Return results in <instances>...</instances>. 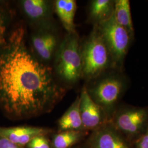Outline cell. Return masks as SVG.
Masks as SVG:
<instances>
[{
	"mask_svg": "<svg viewBox=\"0 0 148 148\" xmlns=\"http://www.w3.org/2000/svg\"><path fill=\"white\" fill-rule=\"evenodd\" d=\"M114 16L117 23L133 37L134 29L130 1L128 0L114 1Z\"/></svg>",
	"mask_w": 148,
	"mask_h": 148,
	"instance_id": "obj_16",
	"label": "cell"
},
{
	"mask_svg": "<svg viewBox=\"0 0 148 148\" xmlns=\"http://www.w3.org/2000/svg\"><path fill=\"white\" fill-rule=\"evenodd\" d=\"M27 146L29 148H50L47 139L43 136L34 138Z\"/></svg>",
	"mask_w": 148,
	"mask_h": 148,
	"instance_id": "obj_18",
	"label": "cell"
},
{
	"mask_svg": "<svg viewBox=\"0 0 148 148\" xmlns=\"http://www.w3.org/2000/svg\"><path fill=\"white\" fill-rule=\"evenodd\" d=\"M76 10L77 4L74 0H56L54 1V12L58 16L67 33L76 32L74 21Z\"/></svg>",
	"mask_w": 148,
	"mask_h": 148,
	"instance_id": "obj_12",
	"label": "cell"
},
{
	"mask_svg": "<svg viewBox=\"0 0 148 148\" xmlns=\"http://www.w3.org/2000/svg\"><path fill=\"white\" fill-rule=\"evenodd\" d=\"M113 125L129 137L137 136L148 127V110L142 108H123L116 112Z\"/></svg>",
	"mask_w": 148,
	"mask_h": 148,
	"instance_id": "obj_7",
	"label": "cell"
},
{
	"mask_svg": "<svg viewBox=\"0 0 148 148\" xmlns=\"http://www.w3.org/2000/svg\"><path fill=\"white\" fill-rule=\"evenodd\" d=\"M97 25L109 49L114 68L121 67L132 36L117 23L114 14L108 20Z\"/></svg>",
	"mask_w": 148,
	"mask_h": 148,
	"instance_id": "obj_5",
	"label": "cell"
},
{
	"mask_svg": "<svg viewBox=\"0 0 148 148\" xmlns=\"http://www.w3.org/2000/svg\"><path fill=\"white\" fill-rule=\"evenodd\" d=\"M114 12V1L111 0H93L89 6V20L95 25L108 20Z\"/></svg>",
	"mask_w": 148,
	"mask_h": 148,
	"instance_id": "obj_13",
	"label": "cell"
},
{
	"mask_svg": "<svg viewBox=\"0 0 148 148\" xmlns=\"http://www.w3.org/2000/svg\"><path fill=\"white\" fill-rule=\"evenodd\" d=\"M27 37L25 27L18 25L0 49V108L14 119L51 111L65 92L53 68L35 56Z\"/></svg>",
	"mask_w": 148,
	"mask_h": 148,
	"instance_id": "obj_1",
	"label": "cell"
},
{
	"mask_svg": "<svg viewBox=\"0 0 148 148\" xmlns=\"http://www.w3.org/2000/svg\"><path fill=\"white\" fill-rule=\"evenodd\" d=\"M19 4L23 14L34 29H56L53 18L54 1L22 0Z\"/></svg>",
	"mask_w": 148,
	"mask_h": 148,
	"instance_id": "obj_6",
	"label": "cell"
},
{
	"mask_svg": "<svg viewBox=\"0 0 148 148\" xmlns=\"http://www.w3.org/2000/svg\"><path fill=\"white\" fill-rule=\"evenodd\" d=\"M86 87L89 95L105 111L109 112L116 106L126 86V81L115 73L104 74Z\"/></svg>",
	"mask_w": 148,
	"mask_h": 148,
	"instance_id": "obj_4",
	"label": "cell"
},
{
	"mask_svg": "<svg viewBox=\"0 0 148 148\" xmlns=\"http://www.w3.org/2000/svg\"><path fill=\"white\" fill-rule=\"evenodd\" d=\"M30 42L32 52L41 62L47 65L54 58L60 43L56 29H34Z\"/></svg>",
	"mask_w": 148,
	"mask_h": 148,
	"instance_id": "obj_8",
	"label": "cell"
},
{
	"mask_svg": "<svg viewBox=\"0 0 148 148\" xmlns=\"http://www.w3.org/2000/svg\"><path fill=\"white\" fill-rule=\"evenodd\" d=\"M47 130L35 127H0V136L5 138L18 145L27 144L34 138L42 136Z\"/></svg>",
	"mask_w": 148,
	"mask_h": 148,
	"instance_id": "obj_11",
	"label": "cell"
},
{
	"mask_svg": "<svg viewBox=\"0 0 148 148\" xmlns=\"http://www.w3.org/2000/svg\"><path fill=\"white\" fill-rule=\"evenodd\" d=\"M137 148H148V126L137 142Z\"/></svg>",
	"mask_w": 148,
	"mask_h": 148,
	"instance_id": "obj_19",
	"label": "cell"
},
{
	"mask_svg": "<svg viewBox=\"0 0 148 148\" xmlns=\"http://www.w3.org/2000/svg\"><path fill=\"white\" fill-rule=\"evenodd\" d=\"M80 98L78 96L71 106L59 120V128L64 131H77L83 127L79 110Z\"/></svg>",
	"mask_w": 148,
	"mask_h": 148,
	"instance_id": "obj_14",
	"label": "cell"
},
{
	"mask_svg": "<svg viewBox=\"0 0 148 148\" xmlns=\"http://www.w3.org/2000/svg\"><path fill=\"white\" fill-rule=\"evenodd\" d=\"M92 148H130L126 140L114 125L101 128L95 133Z\"/></svg>",
	"mask_w": 148,
	"mask_h": 148,
	"instance_id": "obj_10",
	"label": "cell"
},
{
	"mask_svg": "<svg viewBox=\"0 0 148 148\" xmlns=\"http://www.w3.org/2000/svg\"><path fill=\"white\" fill-rule=\"evenodd\" d=\"M80 133L77 131H66L56 135L53 139L54 148H68L79 139Z\"/></svg>",
	"mask_w": 148,
	"mask_h": 148,
	"instance_id": "obj_17",
	"label": "cell"
},
{
	"mask_svg": "<svg viewBox=\"0 0 148 148\" xmlns=\"http://www.w3.org/2000/svg\"><path fill=\"white\" fill-rule=\"evenodd\" d=\"M53 59V71L62 85L73 86L79 81L82 77V63L77 32L66 34Z\"/></svg>",
	"mask_w": 148,
	"mask_h": 148,
	"instance_id": "obj_2",
	"label": "cell"
},
{
	"mask_svg": "<svg viewBox=\"0 0 148 148\" xmlns=\"http://www.w3.org/2000/svg\"><path fill=\"white\" fill-rule=\"evenodd\" d=\"M79 110L83 127L93 129L101 126L106 120V112L89 95L86 87L79 96Z\"/></svg>",
	"mask_w": 148,
	"mask_h": 148,
	"instance_id": "obj_9",
	"label": "cell"
},
{
	"mask_svg": "<svg viewBox=\"0 0 148 148\" xmlns=\"http://www.w3.org/2000/svg\"><path fill=\"white\" fill-rule=\"evenodd\" d=\"M15 18V12L10 4L0 1V49L5 45L14 27L12 24Z\"/></svg>",
	"mask_w": 148,
	"mask_h": 148,
	"instance_id": "obj_15",
	"label": "cell"
},
{
	"mask_svg": "<svg viewBox=\"0 0 148 148\" xmlns=\"http://www.w3.org/2000/svg\"><path fill=\"white\" fill-rule=\"evenodd\" d=\"M82 77L88 81L97 79L110 68H114L106 41L97 25L81 44Z\"/></svg>",
	"mask_w": 148,
	"mask_h": 148,
	"instance_id": "obj_3",
	"label": "cell"
},
{
	"mask_svg": "<svg viewBox=\"0 0 148 148\" xmlns=\"http://www.w3.org/2000/svg\"><path fill=\"white\" fill-rule=\"evenodd\" d=\"M0 148H23L5 138L0 136Z\"/></svg>",
	"mask_w": 148,
	"mask_h": 148,
	"instance_id": "obj_20",
	"label": "cell"
}]
</instances>
